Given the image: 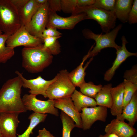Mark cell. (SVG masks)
Instances as JSON below:
<instances>
[{
	"instance_id": "cell-13",
	"label": "cell",
	"mask_w": 137,
	"mask_h": 137,
	"mask_svg": "<svg viewBox=\"0 0 137 137\" xmlns=\"http://www.w3.org/2000/svg\"><path fill=\"white\" fill-rule=\"evenodd\" d=\"M121 40L122 45L119 49L116 50V57L112 66L104 74V79L106 81H109L111 80L116 70L128 57L132 56H137V53L131 52L127 49L126 45L128 42L124 36H122Z\"/></svg>"
},
{
	"instance_id": "cell-33",
	"label": "cell",
	"mask_w": 137,
	"mask_h": 137,
	"mask_svg": "<svg viewBox=\"0 0 137 137\" xmlns=\"http://www.w3.org/2000/svg\"><path fill=\"white\" fill-rule=\"evenodd\" d=\"M128 22L130 24H134L137 22V0H134L129 12Z\"/></svg>"
},
{
	"instance_id": "cell-24",
	"label": "cell",
	"mask_w": 137,
	"mask_h": 137,
	"mask_svg": "<svg viewBox=\"0 0 137 137\" xmlns=\"http://www.w3.org/2000/svg\"><path fill=\"white\" fill-rule=\"evenodd\" d=\"M9 36L0 33V63H5L14 55V49L7 46L6 42Z\"/></svg>"
},
{
	"instance_id": "cell-35",
	"label": "cell",
	"mask_w": 137,
	"mask_h": 137,
	"mask_svg": "<svg viewBox=\"0 0 137 137\" xmlns=\"http://www.w3.org/2000/svg\"><path fill=\"white\" fill-rule=\"evenodd\" d=\"M49 8L52 10L56 12L61 11V0H48Z\"/></svg>"
},
{
	"instance_id": "cell-16",
	"label": "cell",
	"mask_w": 137,
	"mask_h": 137,
	"mask_svg": "<svg viewBox=\"0 0 137 137\" xmlns=\"http://www.w3.org/2000/svg\"><path fill=\"white\" fill-rule=\"evenodd\" d=\"M106 133L114 134L118 137H131L136 133V130L124 121L117 119L112 120L105 126Z\"/></svg>"
},
{
	"instance_id": "cell-38",
	"label": "cell",
	"mask_w": 137,
	"mask_h": 137,
	"mask_svg": "<svg viewBox=\"0 0 137 137\" xmlns=\"http://www.w3.org/2000/svg\"><path fill=\"white\" fill-rule=\"evenodd\" d=\"M36 137H54L50 132L45 128L39 130L38 131V135Z\"/></svg>"
},
{
	"instance_id": "cell-14",
	"label": "cell",
	"mask_w": 137,
	"mask_h": 137,
	"mask_svg": "<svg viewBox=\"0 0 137 137\" xmlns=\"http://www.w3.org/2000/svg\"><path fill=\"white\" fill-rule=\"evenodd\" d=\"M19 114L0 113V129L3 137H17L16 132L20 121Z\"/></svg>"
},
{
	"instance_id": "cell-41",
	"label": "cell",
	"mask_w": 137,
	"mask_h": 137,
	"mask_svg": "<svg viewBox=\"0 0 137 137\" xmlns=\"http://www.w3.org/2000/svg\"><path fill=\"white\" fill-rule=\"evenodd\" d=\"M0 137H3L0 129Z\"/></svg>"
},
{
	"instance_id": "cell-10",
	"label": "cell",
	"mask_w": 137,
	"mask_h": 137,
	"mask_svg": "<svg viewBox=\"0 0 137 137\" xmlns=\"http://www.w3.org/2000/svg\"><path fill=\"white\" fill-rule=\"evenodd\" d=\"M49 6L47 2L41 5L25 27L31 35L41 38L47 23Z\"/></svg>"
},
{
	"instance_id": "cell-11",
	"label": "cell",
	"mask_w": 137,
	"mask_h": 137,
	"mask_svg": "<svg viewBox=\"0 0 137 137\" xmlns=\"http://www.w3.org/2000/svg\"><path fill=\"white\" fill-rule=\"evenodd\" d=\"M80 113L82 123V129L84 130L90 129L96 121H106L107 116L106 107L98 106L84 108Z\"/></svg>"
},
{
	"instance_id": "cell-23",
	"label": "cell",
	"mask_w": 137,
	"mask_h": 137,
	"mask_svg": "<svg viewBox=\"0 0 137 137\" xmlns=\"http://www.w3.org/2000/svg\"><path fill=\"white\" fill-rule=\"evenodd\" d=\"M112 87L111 83L102 86L94 98L97 105L111 108L112 104L111 92Z\"/></svg>"
},
{
	"instance_id": "cell-37",
	"label": "cell",
	"mask_w": 137,
	"mask_h": 137,
	"mask_svg": "<svg viewBox=\"0 0 137 137\" xmlns=\"http://www.w3.org/2000/svg\"><path fill=\"white\" fill-rule=\"evenodd\" d=\"M14 5L19 10L23 7L29 0H11Z\"/></svg>"
},
{
	"instance_id": "cell-43",
	"label": "cell",
	"mask_w": 137,
	"mask_h": 137,
	"mask_svg": "<svg viewBox=\"0 0 137 137\" xmlns=\"http://www.w3.org/2000/svg\"></svg>"
},
{
	"instance_id": "cell-6",
	"label": "cell",
	"mask_w": 137,
	"mask_h": 137,
	"mask_svg": "<svg viewBox=\"0 0 137 137\" xmlns=\"http://www.w3.org/2000/svg\"><path fill=\"white\" fill-rule=\"evenodd\" d=\"M66 69L60 71L57 75L56 79L51 83L46 91L49 99L56 100L70 97L75 89L68 77Z\"/></svg>"
},
{
	"instance_id": "cell-20",
	"label": "cell",
	"mask_w": 137,
	"mask_h": 137,
	"mask_svg": "<svg viewBox=\"0 0 137 137\" xmlns=\"http://www.w3.org/2000/svg\"><path fill=\"white\" fill-rule=\"evenodd\" d=\"M87 54L84 57L80 65L76 68L68 73L69 78L75 87H79L82 84L85 82V80L86 75L85 71L89 63L93 59V57L91 58L85 66L83 67L84 62L88 58Z\"/></svg>"
},
{
	"instance_id": "cell-22",
	"label": "cell",
	"mask_w": 137,
	"mask_h": 137,
	"mask_svg": "<svg viewBox=\"0 0 137 137\" xmlns=\"http://www.w3.org/2000/svg\"><path fill=\"white\" fill-rule=\"evenodd\" d=\"M70 97L76 108L80 112L83 108L97 106L94 99L85 95L76 89Z\"/></svg>"
},
{
	"instance_id": "cell-5",
	"label": "cell",
	"mask_w": 137,
	"mask_h": 137,
	"mask_svg": "<svg viewBox=\"0 0 137 137\" xmlns=\"http://www.w3.org/2000/svg\"><path fill=\"white\" fill-rule=\"evenodd\" d=\"M82 13L85 14L86 19H91L96 21L105 33L109 32L115 26L117 18L114 12L97 8L92 5L78 8L72 15Z\"/></svg>"
},
{
	"instance_id": "cell-1",
	"label": "cell",
	"mask_w": 137,
	"mask_h": 137,
	"mask_svg": "<svg viewBox=\"0 0 137 137\" xmlns=\"http://www.w3.org/2000/svg\"><path fill=\"white\" fill-rule=\"evenodd\" d=\"M22 82L18 76L7 80L0 89V113L26 112L21 95Z\"/></svg>"
},
{
	"instance_id": "cell-3",
	"label": "cell",
	"mask_w": 137,
	"mask_h": 137,
	"mask_svg": "<svg viewBox=\"0 0 137 137\" xmlns=\"http://www.w3.org/2000/svg\"><path fill=\"white\" fill-rule=\"evenodd\" d=\"M122 26V24H119L109 32L104 34L95 33L87 28L83 29L82 33L84 38L94 40L96 43L95 46L94 47L92 46L88 52V58L96 56L105 48H112L116 50L119 49L121 46L118 45L115 41Z\"/></svg>"
},
{
	"instance_id": "cell-26",
	"label": "cell",
	"mask_w": 137,
	"mask_h": 137,
	"mask_svg": "<svg viewBox=\"0 0 137 137\" xmlns=\"http://www.w3.org/2000/svg\"><path fill=\"white\" fill-rule=\"evenodd\" d=\"M62 36L49 37L43 39V46L52 55H57L61 52V46L58 39Z\"/></svg>"
},
{
	"instance_id": "cell-36",
	"label": "cell",
	"mask_w": 137,
	"mask_h": 137,
	"mask_svg": "<svg viewBox=\"0 0 137 137\" xmlns=\"http://www.w3.org/2000/svg\"><path fill=\"white\" fill-rule=\"evenodd\" d=\"M95 0H77V8L93 5Z\"/></svg>"
},
{
	"instance_id": "cell-4",
	"label": "cell",
	"mask_w": 137,
	"mask_h": 137,
	"mask_svg": "<svg viewBox=\"0 0 137 137\" xmlns=\"http://www.w3.org/2000/svg\"><path fill=\"white\" fill-rule=\"evenodd\" d=\"M21 27L18 11L11 0H0V30L9 36Z\"/></svg>"
},
{
	"instance_id": "cell-25",
	"label": "cell",
	"mask_w": 137,
	"mask_h": 137,
	"mask_svg": "<svg viewBox=\"0 0 137 137\" xmlns=\"http://www.w3.org/2000/svg\"><path fill=\"white\" fill-rule=\"evenodd\" d=\"M47 115L46 114H41L33 112L28 117L30 123L25 131L22 134L18 135L17 137H30L31 134H33V130L39 123L44 122Z\"/></svg>"
},
{
	"instance_id": "cell-39",
	"label": "cell",
	"mask_w": 137,
	"mask_h": 137,
	"mask_svg": "<svg viewBox=\"0 0 137 137\" xmlns=\"http://www.w3.org/2000/svg\"><path fill=\"white\" fill-rule=\"evenodd\" d=\"M98 137H118L116 135L112 133H106L104 135L100 134Z\"/></svg>"
},
{
	"instance_id": "cell-21",
	"label": "cell",
	"mask_w": 137,
	"mask_h": 137,
	"mask_svg": "<svg viewBox=\"0 0 137 137\" xmlns=\"http://www.w3.org/2000/svg\"><path fill=\"white\" fill-rule=\"evenodd\" d=\"M133 0H116L114 13L117 18L125 23L128 22L129 14L132 6Z\"/></svg>"
},
{
	"instance_id": "cell-8",
	"label": "cell",
	"mask_w": 137,
	"mask_h": 137,
	"mask_svg": "<svg viewBox=\"0 0 137 137\" xmlns=\"http://www.w3.org/2000/svg\"><path fill=\"white\" fill-rule=\"evenodd\" d=\"M22 99L27 110L41 114L49 113L56 116L59 115L58 110L54 106V100L49 99L45 101L41 100L31 94H24Z\"/></svg>"
},
{
	"instance_id": "cell-29",
	"label": "cell",
	"mask_w": 137,
	"mask_h": 137,
	"mask_svg": "<svg viewBox=\"0 0 137 137\" xmlns=\"http://www.w3.org/2000/svg\"><path fill=\"white\" fill-rule=\"evenodd\" d=\"M124 86L123 108L130 101L133 95L137 91V85L125 79L123 82Z\"/></svg>"
},
{
	"instance_id": "cell-9",
	"label": "cell",
	"mask_w": 137,
	"mask_h": 137,
	"mask_svg": "<svg viewBox=\"0 0 137 137\" xmlns=\"http://www.w3.org/2000/svg\"><path fill=\"white\" fill-rule=\"evenodd\" d=\"M86 15L83 13L63 17L58 15L56 12L49 8L48 18L46 28H51L60 29L71 30L80 22L86 20Z\"/></svg>"
},
{
	"instance_id": "cell-2",
	"label": "cell",
	"mask_w": 137,
	"mask_h": 137,
	"mask_svg": "<svg viewBox=\"0 0 137 137\" xmlns=\"http://www.w3.org/2000/svg\"><path fill=\"white\" fill-rule=\"evenodd\" d=\"M22 66L30 73L42 71L52 62L53 55L43 45L33 47H24L22 50Z\"/></svg>"
},
{
	"instance_id": "cell-34",
	"label": "cell",
	"mask_w": 137,
	"mask_h": 137,
	"mask_svg": "<svg viewBox=\"0 0 137 137\" xmlns=\"http://www.w3.org/2000/svg\"><path fill=\"white\" fill-rule=\"evenodd\" d=\"M62 34L55 28H46L43 31L42 38H43L62 36Z\"/></svg>"
},
{
	"instance_id": "cell-27",
	"label": "cell",
	"mask_w": 137,
	"mask_h": 137,
	"mask_svg": "<svg viewBox=\"0 0 137 137\" xmlns=\"http://www.w3.org/2000/svg\"><path fill=\"white\" fill-rule=\"evenodd\" d=\"M101 84L95 85L92 82H85L80 87V92L85 95L94 99L97 94L101 89Z\"/></svg>"
},
{
	"instance_id": "cell-31",
	"label": "cell",
	"mask_w": 137,
	"mask_h": 137,
	"mask_svg": "<svg viewBox=\"0 0 137 137\" xmlns=\"http://www.w3.org/2000/svg\"><path fill=\"white\" fill-rule=\"evenodd\" d=\"M61 11L72 14L77 8V0H61Z\"/></svg>"
},
{
	"instance_id": "cell-40",
	"label": "cell",
	"mask_w": 137,
	"mask_h": 137,
	"mask_svg": "<svg viewBox=\"0 0 137 137\" xmlns=\"http://www.w3.org/2000/svg\"><path fill=\"white\" fill-rule=\"evenodd\" d=\"M131 137H137V133H136L133 135Z\"/></svg>"
},
{
	"instance_id": "cell-18",
	"label": "cell",
	"mask_w": 137,
	"mask_h": 137,
	"mask_svg": "<svg viewBox=\"0 0 137 137\" xmlns=\"http://www.w3.org/2000/svg\"><path fill=\"white\" fill-rule=\"evenodd\" d=\"M124 86L123 82L111 89L112 104L110 108L111 114L118 116L122 113L123 109Z\"/></svg>"
},
{
	"instance_id": "cell-12",
	"label": "cell",
	"mask_w": 137,
	"mask_h": 137,
	"mask_svg": "<svg viewBox=\"0 0 137 137\" xmlns=\"http://www.w3.org/2000/svg\"><path fill=\"white\" fill-rule=\"evenodd\" d=\"M15 73L22 79V87L30 89L29 92L30 94L36 96L42 95L45 98H47L46 91L47 88L57 78L56 75L53 79L50 80H45L41 76L34 79H27L18 71H16Z\"/></svg>"
},
{
	"instance_id": "cell-28",
	"label": "cell",
	"mask_w": 137,
	"mask_h": 137,
	"mask_svg": "<svg viewBox=\"0 0 137 137\" xmlns=\"http://www.w3.org/2000/svg\"><path fill=\"white\" fill-rule=\"evenodd\" d=\"M60 118L62 124V137H70L71 131L76 127L74 121L62 111Z\"/></svg>"
},
{
	"instance_id": "cell-42",
	"label": "cell",
	"mask_w": 137,
	"mask_h": 137,
	"mask_svg": "<svg viewBox=\"0 0 137 137\" xmlns=\"http://www.w3.org/2000/svg\"><path fill=\"white\" fill-rule=\"evenodd\" d=\"M3 33L0 30V34H2Z\"/></svg>"
},
{
	"instance_id": "cell-19",
	"label": "cell",
	"mask_w": 137,
	"mask_h": 137,
	"mask_svg": "<svg viewBox=\"0 0 137 137\" xmlns=\"http://www.w3.org/2000/svg\"><path fill=\"white\" fill-rule=\"evenodd\" d=\"M41 5L36 0H29L23 7L18 10L21 26H25L28 23Z\"/></svg>"
},
{
	"instance_id": "cell-30",
	"label": "cell",
	"mask_w": 137,
	"mask_h": 137,
	"mask_svg": "<svg viewBox=\"0 0 137 137\" xmlns=\"http://www.w3.org/2000/svg\"><path fill=\"white\" fill-rule=\"evenodd\" d=\"M115 2V0H95L93 5L97 8L114 12Z\"/></svg>"
},
{
	"instance_id": "cell-15",
	"label": "cell",
	"mask_w": 137,
	"mask_h": 137,
	"mask_svg": "<svg viewBox=\"0 0 137 137\" xmlns=\"http://www.w3.org/2000/svg\"><path fill=\"white\" fill-rule=\"evenodd\" d=\"M54 106L61 110L71 118L76 126L82 129V123L80 112L77 109L70 97L54 100Z\"/></svg>"
},
{
	"instance_id": "cell-17",
	"label": "cell",
	"mask_w": 137,
	"mask_h": 137,
	"mask_svg": "<svg viewBox=\"0 0 137 137\" xmlns=\"http://www.w3.org/2000/svg\"><path fill=\"white\" fill-rule=\"evenodd\" d=\"M116 119L122 121L126 120L128 124L133 127L137 121V92L133 95L129 103L123 108L122 112Z\"/></svg>"
},
{
	"instance_id": "cell-7",
	"label": "cell",
	"mask_w": 137,
	"mask_h": 137,
	"mask_svg": "<svg viewBox=\"0 0 137 137\" xmlns=\"http://www.w3.org/2000/svg\"><path fill=\"white\" fill-rule=\"evenodd\" d=\"M6 44L7 46L14 49L21 46L33 47L41 46L43 41L42 39L30 34L25 26H21L15 33L9 36Z\"/></svg>"
},
{
	"instance_id": "cell-32",
	"label": "cell",
	"mask_w": 137,
	"mask_h": 137,
	"mask_svg": "<svg viewBox=\"0 0 137 137\" xmlns=\"http://www.w3.org/2000/svg\"><path fill=\"white\" fill-rule=\"evenodd\" d=\"M123 77L124 79L137 85V66L135 65L130 70L125 71Z\"/></svg>"
}]
</instances>
